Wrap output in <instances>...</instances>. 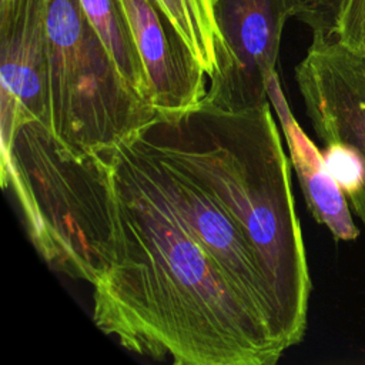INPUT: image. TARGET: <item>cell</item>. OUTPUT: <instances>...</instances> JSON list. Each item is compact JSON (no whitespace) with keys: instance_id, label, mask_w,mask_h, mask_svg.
<instances>
[{"instance_id":"cell-3","label":"cell","mask_w":365,"mask_h":365,"mask_svg":"<svg viewBox=\"0 0 365 365\" xmlns=\"http://www.w3.org/2000/svg\"><path fill=\"white\" fill-rule=\"evenodd\" d=\"M27 235L56 272L91 285L113 258V191L101 151L74 157L40 121H26L0 158Z\"/></svg>"},{"instance_id":"cell-13","label":"cell","mask_w":365,"mask_h":365,"mask_svg":"<svg viewBox=\"0 0 365 365\" xmlns=\"http://www.w3.org/2000/svg\"><path fill=\"white\" fill-rule=\"evenodd\" d=\"M298 14L295 19L309 27L312 36L335 37L338 17L344 0H297Z\"/></svg>"},{"instance_id":"cell-11","label":"cell","mask_w":365,"mask_h":365,"mask_svg":"<svg viewBox=\"0 0 365 365\" xmlns=\"http://www.w3.org/2000/svg\"><path fill=\"white\" fill-rule=\"evenodd\" d=\"M120 74L140 97L153 104L151 84L120 0H80Z\"/></svg>"},{"instance_id":"cell-1","label":"cell","mask_w":365,"mask_h":365,"mask_svg":"<svg viewBox=\"0 0 365 365\" xmlns=\"http://www.w3.org/2000/svg\"><path fill=\"white\" fill-rule=\"evenodd\" d=\"M113 191V258L93 285L96 327L175 365H274L288 349L190 234L124 143L101 150Z\"/></svg>"},{"instance_id":"cell-2","label":"cell","mask_w":365,"mask_h":365,"mask_svg":"<svg viewBox=\"0 0 365 365\" xmlns=\"http://www.w3.org/2000/svg\"><path fill=\"white\" fill-rule=\"evenodd\" d=\"M134 135L208 191L241 227L274 294L287 342L289 348L299 344L311 278L269 103L245 111L197 106L158 114Z\"/></svg>"},{"instance_id":"cell-9","label":"cell","mask_w":365,"mask_h":365,"mask_svg":"<svg viewBox=\"0 0 365 365\" xmlns=\"http://www.w3.org/2000/svg\"><path fill=\"white\" fill-rule=\"evenodd\" d=\"M130 31L145 67L153 106L158 114L200 106L207 93V74L168 17L154 0H120Z\"/></svg>"},{"instance_id":"cell-8","label":"cell","mask_w":365,"mask_h":365,"mask_svg":"<svg viewBox=\"0 0 365 365\" xmlns=\"http://www.w3.org/2000/svg\"><path fill=\"white\" fill-rule=\"evenodd\" d=\"M47 0H0V137L26 121L48 128Z\"/></svg>"},{"instance_id":"cell-7","label":"cell","mask_w":365,"mask_h":365,"mask_svg":"<svg viewBox=\"0 0 365 365\" xmlns=\"http://www.w3.org/2000/svg\"><path fill=\"white\" fill-rule=\"evenodd\" d=\"M123 143L190 234L220 264L244 298L267 318L289 348L279 324L274 294L258 255L241 227L208 191L163 160L135 135Z\"/></svg>"},{"instance_id":"cell-5","label":"cell","mask_w":365,"mask_h":365,"mask_svg":"<svg viewBox=\"0 0 365 365\" xmlns=\"http://www.w3.org/2000/svg\"><path fill=\"white\" fill-rule=\"evenodd\" d=\"M295 81L327 167L365 228V56L312 36Z\"/></svg>"},{"instance_id":"cell-10","label":"cell","mask_w":365,"mask_h":365,"mask_svg":"<svg viewBox=\"0 0 365 365\" xmlns=\"http://www.w3.org/2000/svg\"><path fill=\"white\" fill-rule=\"evenodd\" d=\"M268 98L274 106L288 144L305 202L312 217L325 225L335 240L354 241L359 235L346 197L331 175L324 154L302 131L284 97L277 71L268 80Z\"/></svg>"},{"instance_id":"cell-12","label":"cell","mask_w":365,"mask_h":365,"mask_svg":"<svg viewBox=\"0 0 365 365\" xmlns=\"http://www.w3.org/2000/svg\"><path fill=\"white\" fill-rule=\"evenodd\" d=\"M154 3L168 17L210 78L215 66L218 41L212 0H154Z\"/></svg>"},{"instance_id":"cell-6","label":"cell","mask_w":365,"mask_h":365,"mask_svg":"<svg viewBox=\"0 0 365 365\" xmlns=\"http://www.w3.org/2000/svg\"><path fill=\"white\" fill-rule=\"evenodd\" d=\"M218 30L215 66L200 106L245 111L269 103L268 80L277 70L281 36L297 0H212Z\"/></svg>"},{"instance_id":"cell-14","label":"cell","mask_w":365,"mask_h":365,"mask_svg":"<svg viewBox=\"0 0 365 365\" xmlns=\"http://www.w3.org/2000/svg\"><path fill=\"white\" fill-rule=\"evenodd\" d=\"M335 38L365 56V0H344Z\"/></svg>"},{"instance_id":"cell-4","label":"cell","mask_w":365,"mask_h":365,"mask_svg":"<svg viewBox=\"0 0 365 365\" xmlns=\"http://www.w3.org/2000/svg\"><path fill=\"white\" fill-rule=\"evenodd\" d=\"M46 24L48 130L66 153L111 148L157 118L120 74L80 0H47Z\"/></svg>"}]
</instances>
